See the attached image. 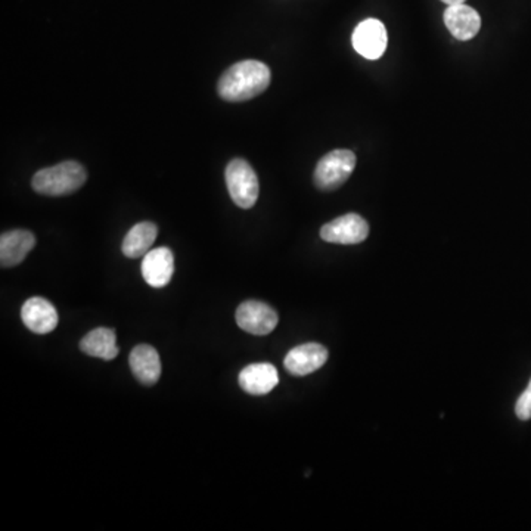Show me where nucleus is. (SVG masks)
<instances>
[{
  "mask_svg": "<svg viewBox=\"0 0 531 531\" xmlns=\"http://www.w3.org/2000/svg\"><path fill=\"white\" fill-rule=\"evenodd\" d=\"M22 323L26 325L27 329L38 334V336H46L55 331L58 327V313L51 302L46 298L33 297L24 303L21 309Z\"/></svg>",
  "mask_w": 531,
  "mask_h": 531,
  "instance_id": "nucleus-10",
  "label": "nucleus"
},
{
  "mask_svg": "<svg viewBox=\"0 0 531 531\" xmlns=\"http://www.w3.org/2000/svg\"><path fill=\"white\" fill-rule=\"evenodd\" d=\"M36 245V236L30 230L15 229L0 236V264L2 268H13L22 263Z\"/></svg>",
  "mask_w": 531,
  "mask_h": 531,
  "instance_id": "nucleus-12",
  "label": "nucleus"
},
{
  "mask_svg": "<svg viewBox=\"0 0 531 531\" xmlns=\"http://www.w3.org/2000/svg\"><path fill=\"white\" fill-rule=\"evenodd\" d=\"M226 187L235 204L239 209L254 207L259 200V178L250 162L243 158H235L226 167Z\"/></svg>",
  "mask_w": 531,
  "mask_h": 531,
  "instance_id": "nucleus-3",
  "label": "nucleus"
},
{
  "mask_svg": "<svg viewBox=\"0 0 531 531\" xmlns=\"http://www.w3.org/2000/svg\"><path fill=\"white\" fill-rule=\"evenodd\" d=\"M527 388H528V390L531 391V379H530V384H528V387Z\"/></svg>",
  "mask_w": 531,
  "mask_h": 531,
  "instance_id": "nucleus-19",
  "label": "nucleus"
},
{
  "mask_svg": "<svg viewBox=\"0 0 531 531\" xmlns=\"http://www.w3.org/2000/svg\"><path fill=\"white\" fill-rule=\"evenodd\" d=\"M158 228L153 221H141L124 236L121 251L129 259H139L148 254L157 239Z\"/></svg>",
  "mask_w": 531,
  "mask_h": 531,
  "instance_id": "nucleus-15",
  "label": "nucleus"
},
{
  "mask_svg": "<svg viewBox=\"0 0 531 531\" xmlns=\"http://www.w3.org/2000/svg\"><path fill=\"white\" fill-rule=\"evenodd\" d=\"M115 331L110 328H96L83 336L80 350L90 357H98L103 361H112L119 356V347L115 343Z\"/></svg>",
  "mask_w": 531,
  "mask_h": 531,
  "instance_id": "nucleus-16",
  "label": "nucleus"
},
{
  "mask_svg": "<svg viewBox=\"0 0 531 531\" xmlns=\"http://www.w3.org/2000/svg\"><path fill=\"white\" fill-rule=\"evenodd\" d=\"M515 413L521 421H528L531 419V391L526 390L523 394L519 395L515 404Z\"/></svg>",
  "mask_w": 531,
  "mask_h": 531,
  "instance_id": "nucleus-17",
  "label": "nucleus"
},
{
  "mask_svg": "<svg viewBox=\"0 0 531 531\" xmlns=\"http://www.w3.org/2000/svg\"><path fill=\"white\" fill-rule=\"evenodd\" d=\"M238 381L248 394L266 395L279 384V374L270 363H253L241 370Z\"/></svg>",
  "mask_w": 531,
  "mask_h": 531,
  "instance_id": "nucleus-14",
  "label": "nucleus"
},
{
  "mask_svg": "<svg viewBox=\"0 0 531 531\" xmlns=\"http://www.w3.org/2000/svg\"><path fill=\"white\" fill-rule=\"evenodd\" d=\"M443 4H446L447 6H452V4H465V0H442Z\"/></svg>",
  "mask_w": 531,
  "mask_h": 531,
  "instance_id": "nucleus-18",
  "label": "nucleus"
},
{
  "mask_svg": "<svg viewBox=\"0 0 531 531\" xmlns=\"http://www.w3.org/2000/svg\"><path fill=\"white\" fill-rule=\"evenodd\" d=\"M175 273V255L170 248L162 247L149 251L142 261V277L153 288H164L170 284Z\"/></svg>",
  "mask_w": 531,
  "mask_h": 531,
  "instance_id": "nucleus-8",
  "label": "nucleus"
},
{
  "mask_svg": "<svg viewBox=\"0 0 531 531\" xmlns=\"http://www.w3.org/2000/svg\"><path fill=\"white\" fill-rule=\"evenodd\" d=\"M353 47L366 60H379L387 49V29L375 18H368L356 27L353 33Z\"/></svg>",
  "mask_w": 531,
  "mask_h": 531,
  "instance_id": "nucleus-7",
  "label": "nucleus"
},
{
  "mask_svg": "<svg viewBox=\"0 0 531 531\" xmlns=\"http://www.w3.org/2000/svg\"><path fill=\"white\" fill-rule=\"evenodd\" d=\"M235 319L243 331L253 336H268L278 327L279 316L266 303L250 300L236 309Z\"/></svg>",
  "mask_w": 531,
  "mask_h": 531,
  "instance_id": "nucleus-6",
  "label": "nucleus"
},
{
  "mask_svg": "<svg viewBox=\"0 0 531 531\" xmlns=\"http://www.w3.org/2000/svg\"><path fill=\"white\" fill-rule=\"evenodd\" d=\"M328 361V350L316 343L298 345L285 356V369L295 377H306L320 369Z\"/></svg>",
  "mask_w": 531,
  "mask_h": 531,
  "instance_id": "nucleus-9",
  "label": "nucleus"
},
{
  "mask_svg": "<svg viewBox=\"0 0 531 531\" xmlns=\"http://www.w3.org/2000/svg\"><path fill=\"white\" fill-rule=\"evenodd\" d=\"M443 20H444L447 30L451 31L452 36L462 42L471 40L480 33V13L468 4H460L447 6L446 11L443 13Z\"/></svg>",
  "mask_w": 531,
  "mask_h": 531,
  "instance_id": "nucleus-11",
  "label": "nucleus"
},
{
  "mask_svg": "<svg viewBox=\"0 0 531 531\" xmlns=\"http://www.w3.org/2000/svg\"><path fill=\"white\" fill-rule=\"evenodd\" d=\"M356 167V155L350 149H336L320 158L315 169L316 187L320 191H336L344 185Z\"/></svg>",
  "mask_w": 531,
  "mask_h": 531,
  "instance_id": "nucleus-4",
  "label": "nucleus"
},
{
  "mask_svg": "<svg viewBox=\"0 0 531 531\" xmlns=\"http://www.w3.org/2000/svg\"><path fill=\"white\" fill-rule=\"evenodd\" d=\"M130 369L135 378L146 387H153L162 377V361L157 350L151 345L135 347L129 357Z\"/></svg>",
  "mask_w": 531,
  "mask_h": 531,
  "instance_id": "nucleus-13",
  "label": "nucleus"
},
{
  "mask_svg": "<svg viewBox=\"0 0 531 531\" xmlns=\"http://www.w3.org/2000/svg\"><path fill=\"white\" fill-rule=\"evenodd\" d=\"M272 80L270 69L260 61L236 62L223 72L217 92L228 103H244L263 94Z\"/></svg>",
  "mask_w": 531,
  "mask_h": 531,
  "instance_id": "nucleus-1",
  "label": "nucleus"
},
{
  "mask_svg": "<svg viewBox=\"0 0 531 531\" xmlns=\"http://www.w3.org/2000/svg\"><path fill=\"white\" fill-rule=\"evenodd\" d=\"M369 235V225L363 217L354 212L344 216L336 217L320 229V238L325 243L343 244V245H354L361 244Z\"/></svg>",
  "mask_w": 531,
  "mask_h": 531,
  "instance_id": "nucleus-5",
  "label": "nucleus"
},
{
  "mask_svg": "<svg viewBox=\"0 0 531 531\" xmlns=\"http://www.w3.org/2000/svg\"><path fill=\"white\" fill-rule=\"evenodd\" d=\"M86 178L87 173L80 162H64L37 171L31 185L40 195L64 196L79 191L85 185Z\"/></svg>",
  "mask_w": 531,
  "mask_h": 531,
  "instance_id": "nucleus-2",
  "label": "nucleus"
}]
</instances>
